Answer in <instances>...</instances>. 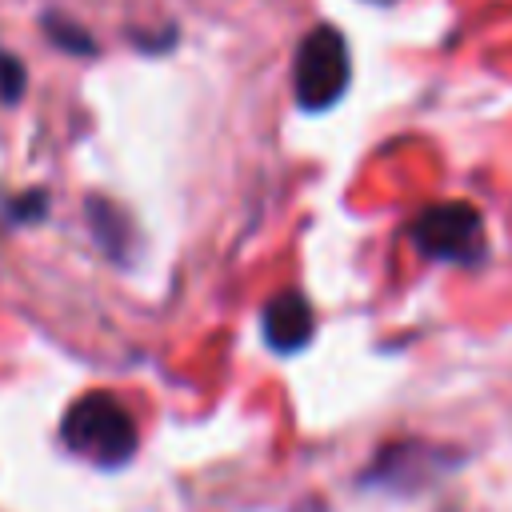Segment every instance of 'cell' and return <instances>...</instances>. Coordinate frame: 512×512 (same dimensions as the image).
I'll return each instance as SVG.
<instances>
[{
  "label": "cell",
  "instance_id": "cell-1",
  "mask_svg": "<svg viewBox=\"0 0 512 512\" xmlns=\"http://www.w3.org/2000/svg\"><path fill=\"white\" fill-rule=\"evenodd\" d=\"M60 440L68 444V452H76L100 468H120L136 456L140 432H136L132 412L120 404V396L84 392L68 404V412L60 420Z\"/></svg>",
  "mask_w": 512,
  "mask_h": 512
},
{
  "label": "cell",
  "instance_id": "cell-2",
  "mask_svg": "<svg viewBox=\"0 0 512 512\" xmlns=\"http://www.w3.org/2000/svg\"><path fill=\"white\" fill-rule=\"evenodd\" d=\"M352 84V56H348V40L340 36V28L332 24H316L300 48H296V64H292V96L304 112H328L344 100Z\"/></svg>",
  "mask_w": 512,
  "mask_h": 512
},
{
  "label": "cell",
  "instance_id": "cell-3",
  "mask_svg": "<svg viewBox=\"0 0 512 512\" xmlns=\"http://www.w3.org/2000/svg\"><path fill=\"white\" fill-rule=\"evenodd\" d=\"M408 240L416 244L420 256L464 264V268H476L488 252L484 216L468 200H444V204L416 212L408 220Z\"/></svg>",
  "mask_w": 512,
  "mask_h": 512
},
{
  "label": "cell",
  "instance_id": "cell-4",
  "mask_svg": "<svg viewBox=\"0 0 512 512\" xmlns=\"http://www.w3.org/2000/svg\"><path fill=\"white\" fill-rule=\"evenodd\" d=\"M456 452L440 448V444H424V440H396V444H384L372 464L364 468L360 484L368 488H388V492H416V488H428L436 476H444L452 464Z\"/></svg>",
  "mask_w": 512,
  "mask_h": 512
},
{
  "label": "cell",
  "instance_id": "cell-5",
  "mask_svg": "<svg viewBox=\"0 0 512 512\" xmlns=\"http://www.w3.org/2000/svg\"><path fill=\"white\" fill-rule=\"evenodd\" d=\"M260 332H264V344L280 356L308 348V340L316 332V316H312L308 296L296 288H280L260 312Z\"/></svg>",
  "mask_w": 512,
  "mask_h": 512
},
{
  "label": "cell",
  "instance_id": "cell-6",
  "mask_svg": "<svg viewBox=\"0 0 512 512\" xmlns=\"http://www.w3.org/2000/svg\"><path fill=\"white\" fill-rule=\"evenodd\" d=\"M84 216H88V228H92L96 244L108 252V260H128V248H132L128 216L112 200H104V196H88L84 200Z\"/></svg>",
  "mask_w": 512,
  "mask_h": 512
},
{
  "label": "cell",
  "instance_id": "cell-7",
  "mask_svg": "<svg viewBox=\"0 0 512 512\" xmlns=\"http://www.w3.org/2000/svg\"><path fill=\"white\" fill-rule=\"evenodd\" d=\"M44 36L60 48V52H72V56H92L96 52V40L88 36V28L84 24H76V20H68V16H60V12H44Z\"/></svg>",
  "mask_w": 512,
  "mask_h": 512
},
{
  "label": "cell",
  "instance_id": "cell-8",
  "mask_svg": "<svg viewBox=\"0 0 512 512\" xmlns=\"http://www.w3.org/2000/svg\"><path fill=\"white\" fill-rule=\"evenodd\" d=\"M24 88H28V68H24V60H20L16 52L0 48V104H20Z\"/></svg>",
  "mask_w": 512,
  "mask_h": 512
},
{
  "label": "cell",
  "instance_id": "cell-9",
  "mask_svg": "<svg viewBox=\"0 0 512 512\" xmlns=\"http://www.w3.org/2000/svg\"><path fill=\"white\" fill-rule=\"evenodd\" d=\"M48 212V192L44 188H28L24 196L8 200V220L12 224H36Z\"/></svg>",
  "mask_w": 512,
  "mask_h": 512
},
{
  "label": "cell",
  "instance_id": "cell-10",
  "mask_svg": "<svg viewBox=\"0 0 512 512\" xmlns=\"http://www.w3.org/2000/svg\"><path fill=\"white\" fill-rule=\"evenodd\" d=\"M296 512H324V504H316V500H308V504H300Z\"/></svg>",
  "mask_w": 512,
  "mask_h": 512
}]
</instances>
